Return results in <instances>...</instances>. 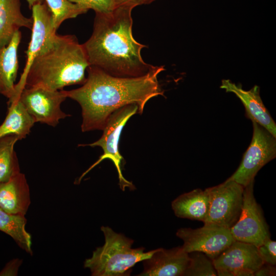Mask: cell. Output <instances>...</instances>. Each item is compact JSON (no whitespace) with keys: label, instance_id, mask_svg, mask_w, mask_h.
<instances>
[{"label":"cell","instance_id":"obj_1","mask_svg":"<svg viewBox=\"0 0 276 276\" xmlns=\"http://www.w3.org/2000/svg\"><path fill=\"white\" fill-rule=\"evenodd\" d=\"M164 70L163 66H156L142 76L121 77L89 66L82 85L65 90L67 98L77 101L81 107L82 131L103 130L110 115L127 105H136L137 113L142 114L150 99L164 96L157 76Z\"/></svg>","mask_w":276,"mask_h":276},{"label":"cell","instance_id":"obj_2","mask_svg":"<svg viewBox=\"0 0 276 276\" xmlns=\"http://www.w3.org/2000/svg\"><path fill=\"white\" fill-rule=\"evenodd\" d=\"M133 8L120 5L110 12L96 13L91 35L82 44L89 66L121 77L142 76L155 68L142 57L146 45L133 37Z\"/></svg>","mask_w":276,"mask_h":276},{"label":"cell","instance_id":"obj_3","mask_svg":"<svg viewBox=\"0 0 276 276\" xmlns=\"http://www.w3.org/2000/svg\"><path fill=\"white\" fill-rule=\"evenodd\" d=\"M89 66L83 44L75 35L56 34L33 60L22 82L15 84V99H18L25 87L60 90L67 86L83 84Z\"/></svg>","mask_w":276,"mask_h":276},{"label":"cell","instance_id":"obj_4","mask_svg":"<svg viewBox=\"0 0 276 276\" xmlns=\"http://www.w3.org/2000/svg\"><path fill=\"white\" fill-rule=\"evenodd\" d=\"M105 243L86 259L84 267L89 269L93 276H128L136 263L150 258L155 249L145 252L144 247L131 248L133 240L102 226Z\"/></svg>","mask_w":276,"mask_h":276},{"label":"cell","instance_id":"obj_5","mask_svg":"<svg viewBox=\"0 0 276 276\" xmlns=\"http://www.w3.org/2000/svg\"><path fill=\"white\" fill-rule=\"evenodd\" d=\"M138 107L134 104L124 106L114 111L109 117L103 129L102 136L93 143L85 145L91 147L99 146L103 150V154L97 162L84 172L79 179H81L93 168L105 159H109L113 163L118 173L119 185L122 191L126 188L135 189L132 183L126 179L122 172L123 158L119 151V141L123 128L129 119L137 113Z\"/></svg>","mask_w":276,"mask_h":276},{"label":"cell","instance_id":"obj_6","mask_svg":"<svg viewBox=\"0 0 276 276\" xmlns=\"http://www.w3.org/2000/svg\"><path fill=\"white\" fill-rule=\"evenodd\" d=\"M251 142L237 170L228 179L244 187L254 180L259 171L276 156V139L266 129L252 121Z\"/></svg>","mask_w":276,"mask_h":276},{"label":"cell","instance_id":"obj_7","mask_svg":"<svg viewBox=\"0 0 276 276\" xmlns=\"http://www.w3.org/2000/svg\"><path fill=\"white\" fill-rule=\"evenodd\" d=\"M244 187L233 180L206 189L210 205L207 218L203 223H213L230 229L240 216Z\"/></svg>","mask_w":276,"mask_h":276},{"label":"cell","instance_id":"obj_8","mask_svg":"<svg viewBox=\"0 0 276 276\" xmlns=\"http://www.w3.org/2000/svg\"><path fill=\"white\" fill-rule=\"evenodd\" d=\"M254 185V180L244 187L242 211L230 231L235 240L258 247L270 238V234L262 209L255 199Z\"/></svg>","mask_w":276,"mask_h":276},{"label":"cell","instance_id":"obj_9","mask_svg":"<svg viewBox=\"0 0 276 276\" xmlns=\"http://www.w3.org/2000/svg\"><path fill=\"white\" fill-rule=\"evenodd\" d=\"M66 98L65 90L30 87L22 90L18 99L35 122L55 127L60 120L70 116L60 108L61 104Z\"/></svg>","mask_w":276,"mask_h":276},{"label":"cell","instance_id":"obj_10","mask_svg":"<svg viewBox=\"0 0 276 276\" xmlns=\"http://www.w3.org/2000/svg\"><path fill=\"white\" fill-rule=\"evenodd\" d=\"M176 235L183 241L181 246L187 252L200 251L212 260L235 241L229 229L213 223L195 229L180 228Z\"/></svg>","mask_w":276,"mask_h":276},{"label":"cell","instance_id":"obj_11","mask_svg":"<svg viewBox=\"0 0 276 276\" xmlns=\"http://www.w3.org/2000/svg\"><path fill=\"white\" fill-rule=\"evenodd\" d=\"M212 261L218 276H254L264 263L256 246L236 240Z\"/></svg>","mask_w":276,"mask_h":276},{"label":"cell","instance_id":"obj_12","mask_svg":"<svg viewBox=\"0 0 276 276\" xmlns=\"http://www.w3.org/2000/svg\"><path fill=\"white\" fill-rule=\"evenodd\" d=\"M31 9L33 20L31 38L26 51V64L16 84L22 82L33 60L52 43L57 34L52 13L46 4L37 3Z\"/></svg>","mask_w":276,"mask_h":276},{"label":"cell","instance_id":"obj_13","mask_svg":"<svg viewBox=\"0 0 276 276\" xmlns=\"http://www.w3.org/2000/svg\"><path fill=\"white\" fill-rule=\"evenodd\" d=\"M189 260V254L182 246L157 248L150 258L142 261L144 269L138 275L184 276Z\"/></svg>","mask_w":276,"mask_h":276},{"label":"cell","instance_id":"obj_14","mask_svg":"<svg viewBox=\"0 0 276 276\" xmlns=\"http://www.w3.org/2000/svg\"><path fill=\"white\" fill-rule=\"evenodd\" d=\"M220 88L233 93L241 101L246 117L251 121L263 126L276 137V124L264 106L260 95V88L255 85L248 90L243 89L241 84H236L229 79L222 80Z\"/></svg>","mask_w":276,"mask_h":276},{"label":"cell","instance_id":"obj_15","mask_svg":"<svg viewBox=\"0 0 276 276\" xmlns=\"http://www.w3.org/2000/svg\"><path fill=\"white\" fill-rule=\"evenodd\" d=\"M31 204L29 187L20 172L0 183V208L10 214L25 215Z\"/></svg>","mask_w":276,"mask_h":276},{"label":"cell","instance_id":"obj_16","mask_svg":"<svg viewBox=\"0 0 276 276\" xmlns=\"http://www.w3.org/2000/svg\"><path fill=\"white\" fill-rule=\"evenodd\" d=\"M21 37V32L17 31L9 43L0 50V93L8 98V104L15 101L14 82L18 70L17 50Z\"/></svg>","mask_w":276,"mask_h":276},{"label":"cell","instance_id":"obj_17","mask_svg":"<svg viewBox=\"0 0 276 276\" xmlns=\"http://www.w3.org/2000/svg\"><path fill=\"white\" fill-rule=\"evenodd\" d=\"M210 200L207 190L196 189L185 193L171 202L175 215L181 218L205 221L209 210Z\"/></svg>","mask_w":276,"mask_h":276},{"label":"cell","instance_id":"obj_18","mask_svg":"<svg viewBox=\"0 0 276 276\" xmlns=\"http://www.w3.org/2000/svg\"><path fill=\"white\" fill-rule=\"evenodd\" d=\"M33 23L32 17H27L22 13L19 0H0V50L20 28L31 29Z\"/></svg>","mask_w":276,"mask_h":276},{"label":"cell","instance_id":"obj_19","mask_svg":"<svg viewBox=\"0 0 276 276\" xmlns=\"http://www.w3.org/2000/svg\"><path fill=\"white\" fill-rule=\"evenodd\" d=\"M35 123L18 99L8 104L7 117L0 126V139L8 135H15L19 140L25 139Z\"/></svg>","mask_w":276,"mask_h":276},{"label":"cell","instance_id":"obj_20","mask_svg":"<svg viewBox=\"0 0 276 276\" xmlns=\"http://www.w3.org/2000/svg\"><path fill=\"white\" fill-rule=\"evenodd\" d=\"M25 216L7 213L0 208V231L11 236L20 248L32 254L31 235L26 231Z\"/></svg>","mask_w":276,"mask_h":276},{"label":"cell","instance_id":"obj_21","mask_svg":"<svg viewBox=\"0 0 276 276\" xmlns=\"http://www.w3.org/2000/svg\"><path fill=\"white\" fill-rule=\"evenodd\" d=\"M15 135L0 139V183L6 182L20 172L18 158L14 149Z\"/></svg>","mask_w":276,"mask_h":276},{"label":"cell","instance_id":"obj_22","mask_svg":"<svg viewBox=\"0 0 276 276\" xmlns=\"http://www.w3.org/2000/svg\"><path fill=\"white\" fill-rule=\"evenodd\" d=\"M53 17L54 27L57 30L65 20L86 13L88 10L68 0H44Z\"/></svg>","mask_w":276,"mask_h":276},{"label":"cell","instance_id":"obj_23","mask_svg":"<svg viewBox=\"0 0 276 276\" xmlns=\"http://www.w3.org/2000/svg\"><path fill=\"white\" fill-rule=\"evenodd\" d=\"M190 260L184 276H216L213 261L200 251L189 253Z\"/></svg>","mask_w":276,"mask_h":276},{"label":"cell","instance_id":"obj_24","mask_svg":"<svg viewBox=\"0 0 276 276\" xmlns=\"http://www.w3.org/2000/svg\"><path fill=\"white\" fill-rule=\"evenodd\" d=\"M96 13H106L112 11L117 6L115 0H68Z\"/></svg>","mask_w":276,"mask_h":276},{"label":"cell","instance_id":"obj_25","mask_svg":"<svg viewBox=\"0 0 276 276\" xmlns=\"http://www.w3.org/2000/svg\"><path fill=\"white\" fill-rule=\"evenodd\" d=\"M257 247L259 256L263 263L275 266L276 242L268 238Z\"/></svg>","mask_w":276,"mask_h":276},{"label":"cell","instance_id":"obj_26","mask_svg":"<svg viewBox=\"0 0 276 276\" xmlns=\"http://www.w3.org/2000/svg\"><path fill=\"white\" fill-rule=\"evenodd\" d=\"M20 263L18 259H14L10 261L0 272V275H16Z\"/></svg>","mask_w":276,"mask_h":276},{"label":"cell","instance_id":"obj_27","mask_svg":"<svg viewBox=\"0 0 276 276\" xmlns=\"http://www.w3.org/2000/svg\"><path fill=\"white\" fill-rule=\"evenodd\" d=\"M276 274L275 266L263 263L255 273L254 276H274Z\"/></svg>","mask_w":276,"mask_h":276},{"label":"cell","instance_id":"obj_28","mask_svg":"<svg viewBox=\"0 0 276 276\" xmlns=\"http://www.w3.org/2000/svg\"><path fill=\"white\" fill-rule=\"evenodd\" d=\"M155 0H115L117 6L120 5H127L133 8L142 5H148L152 3Z\"/></svg>","mask_w":276,"mask_h":276},{"label":"cell","instance_id":"obj_29","mask_svg":"<svg viewBox=\"0 0 276 276\" xmlns=\"http://www.w3.org/2000/svg\"><path fill=\"white\" fill-rule=\"evenodd\" d=\"M30 8H31V7L35 4L38 3H42V0H26Z\"/></svg>","mask_w":276,"mask_h":276}]
</instances>
